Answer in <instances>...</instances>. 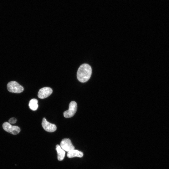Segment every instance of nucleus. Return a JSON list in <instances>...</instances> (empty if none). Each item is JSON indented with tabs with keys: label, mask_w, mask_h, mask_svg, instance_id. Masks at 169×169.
<instances>
[{
	"label": "nucleus",
	"mask_w": 169,
	"mask_h": 169,
	"mask_svg": "<svg viewBox=\"0 0 169 169\" xmlns=\"http://www.w3.org/2000/svg\"><path fill=\"white\" fill-rule=\"evenodd\" d=\"M29 107L31 110L35 111L37 110L38 107V101L35 99H32L29 101Z\"/></svg>",
	"instance_id": "9d476101"
},
{
	"label": "nucleus",
	"mask_w": 169,
	"mask_h": 169,
	"mask_svg": "<svg viewBox=\"0 0 169 169\" xmlns=\"http://www.w3.org/2000/svg\"><path fill=\"white\" fill-rule=\"evenodd\" d=\"M77 108V103L74 101H71L69 104V110L64 112V116L66 118L72 117L76 112Z\"/></svg>",
	"instance_id": "7ed1b4c3"
},
{
	"label": "nucleus",
	"mask_w": 169,
	"mask_h": 169,
	"mask_svg": "<svg viewBox=\"0 0 169 169\" xmlns=\"http://www.w3.org/2000/svg\"><path fill=\"white\" fill-rule=\"evenodd\" d=\"M8 90L11 92L19 93L24 90L23 87L15 81H11L7 84Z\"/></svg>",
	"instance_id": "f03ea898"
},
{
	"label": "nucleus",
	"mask_w": 169,
	"mask_h": 169,
	"mask_svg": "<svg viewBox=\"0 0 169 169\" xmlns=\"http://www.w3.org/2000/svg\"><path fill=\"white\" fill-rule=\"evenodd\" d=\"M83 156V153L81 151L73 149L68 152L67 156L69 158H73L75 157H82Z\"/></svg>",
	"instance_id": "6e6552de"
},
{
	"label": "nucleus",
	"mask_w": 169,
	"mask_h": 169,
	"mask_svg": "<svg viewBox=\"0 0 169 169\" xmlns=\"http://www.w3.org/2000/svg\"><path fill=\"white\" fill-rule=\"evenodd\" d=\"M53 90L49 87H44L40 89L38 93V97L41 99L45 98L52 93Z\"/></svg>",
	"instance_id": "423d86ee"
},
{
	"label": "nucleus",
	"mask_w": 169,
	"mask_h": 169,
	"mask_svg": "<svg viewBox=\"0 0 169 169\" xmlns=\"http://www.w3.org/2000/svg\"><path fill=\"white\" fill-rule=\"evenodd\" d=\"M17 121L16 118L14 117L11 118L8 120L9 123L11 124H14Z\"/></svg>",
	"instance_id": "9b49d317"
},
{
	"label": "nucleus",
	"mask_w": 169,
	"mask_h": 169,
	"mask_svg": "<svg viewBox=\"0 0 169 169\" xmlns=\"http://www.w3.org/2000/svg\"><path fill=\"white\" fill-rule=\"evenodd\" d=\"M60 146L63 150L67 152L74 149V146L69 138L63 139L60 142Z\"/></svg>",
	"instance_id": "39448f33"
},
{
	"label": "nucleus",
	"mask_w": 169,
	"mask_h": 169,
	"mask_svg": "<svg viewBox=\"0 0 169 169\" xmlns=\"http://www.w3.org/2000/svg\"><path fill=\"white\" fill-rule=\"evenodd\" d=\"M56 147L58 154V159L59 161H62L65 157V151L61 148L59 145H57Z\"/></svg>",
	"instance_id": "1a4fd4ad"
},
{
	"label": "nucleus",
	"mask_w": 169,
	"mask_h": 169,
	"mask_svg": "<svg viewBox=\"0 0 169 169\" xmlns=\"http://www.w3.org/2000/svg\"><path fill=\"white\" fill-rule=\"evenodd\" d=\"M92 74V69L88 64H84L79 67L77 72V78L80 82L84 83L90 79Z\"/></svg>",
	"instance_id": "f257e3e1"
},
{
	"label": "nucleus",
	"mask_w": 169,
	"mask_h": 169,
	"mask_svg": "<svg viewBox=\"0 0 169 169\" xmlns=\"http://www.w3.org/2000/svg\"><path fill=\"white\" fill-rule=\"evenodd\" d=\"M3 127L5 131L13 135H17L20 131L19 127L17 126L12 125L8 122L3 123Z\"/></svg>",
	"instance_id": "20e7f679"
},
{
	"label": "nucleus",
	"mask_w": 169,
	"mask_h": 169,
	"mask_svg": "<svg viewBox=\"0 0 169 169\" xmlns=\"http://www.w3.org/2000/svg\"><path fill=\"white\" fill-rule=\"evenodd\" d=\"M42 125L44 129L49 132H53L57 129L55 124L48 122L45 118L43 119Z\"/></svg>",
	"instance_id": "0eeeda50"
}]
</instances>
